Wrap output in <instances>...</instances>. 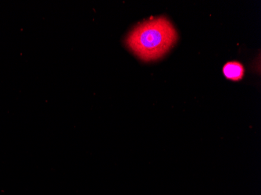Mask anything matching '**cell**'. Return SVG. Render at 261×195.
Instances as JSON below:
<instances>
[{"instance_id": "obj_2", "label": "cell", "mask_w": 261, "mask_h": 195, "mask_svg": "<svg viewBox=\"0 0 261 195\" xmlns=\"http://www.w3.org/2000/svg\"><path fill=\"white\" fill-rule=\"evenodd\" d=\"M223 72L225 77L230 80H239L243 78L244 68L240 63L231 62L225 64Z\"/></svg>"}, {"instance_id": "obj_1", "label": "cell", "mask_w": 261, "mask_h": 195, "mask_svg": "<svg viewBox=\"0 0 261 195\" xmlns=\"http://www.w3.org/2000/svg\"><path fill=\"white\" fill-rule=\"evenodd\" d=\"M177 40L172 23L166 17H160L138 24L129 33L126 44L141 60L148 62L164 57Z\"/></svg>"}]
</instances>
